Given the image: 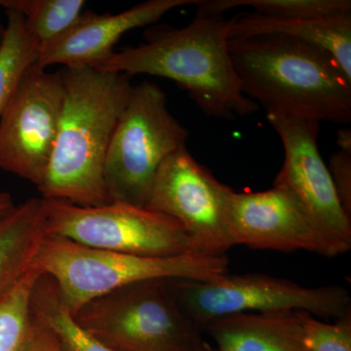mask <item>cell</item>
<instances>
[{
	"mask_svg": "<svg viewBox=\"0 0 351 351\" xmlns=\"http://www.w3.org/2000/svg\"><path fill=\"white\" fill-rule=\"evenodd\" d=\"M282 141L284 163L274 184L295 193L323 243L328 257L351 248V219L339 202L334 182L318 147L319 123L311 120L267 114Z\"/></svg>",
	"mask_w": 351,
	"mask_h": 351,
	"instance_id": "8fae6325",
	"label": "cell"
},
{
	"mask_svg": "<svg viewBox=\"0 0 351 351\" xmlns=\"http://www.w3.org/2000/svg\"><path fill=\"white\" fill-rule=\"evenodd\" d=\"M196 15L221 16L235 7L279 19H320L351 14L350 0H198Z\"/></svg>",
	"mask_w": 351,
	"mask_h": 351,
	"instance_id": "d6986e66",
	"label": "cell"
},
{
	"mask_svg": "<svg viewBox=\"0 0 351 351\" xmlns=\"http://www.w3.org/2000/svg\"><path fill=\"white\" fill-rule=\"evenodd\" d=\"M15 207L12 196L8 191H0V219L3 218Z\"/></svg>",
	"mask_w": 351,
	"mask_h": 351,
	"instance_id": "d4e9b609",
	"label": "cell"
},
{
	"mask_svg": "<svg viewBox=\"0 0 351 351\" xmlns=\"http://www.w3.org/2000/svg\"><path fill=\"white\" fill-rule=\"evenodd\" d=\"M3 9V6H2V0H0V44H1L2 40H3L4 36H5L6 27H4L3 24L1 22V10Z\"/></svg>",
	"mask_w": 351,
	"mask_h": 351,
	"instance_id": "83f0119b",
	"label": "cell"
},
{
	"mask_svg": "<svg viewBox=\"0 0 351 351\" xmlns=\"http://www.w3.org/2000/svg\"><path fill=\"white\" fill-rule=\"evenodd\" d=\"M184 313L203 329L209 321L232 314L304 311L335 320L350 313V292L339 285L307 288L263 274H226L206 282L169 280Z\"/></svg>",
	"mask_w": 351,
	"mask_h": 351,
	"instance_id": "52a82bcc",
	"label": "cell"
},
{
	"mask_svg": "<svg viewBox=\"0 0 351 351\" xmlns=\"http://www.w3.org/2000/svg\"><path fill=\"white\" fill-rule=\"evenodd\" d=\"M41 271L36 267L0 299V351H23L31 331L32 291Z\"/></svg>",
	"mask_w": 351,
	"mask_h": 351,
	"instance_id": "44dd1931",
	"label": "cell"
},
{
	"mask_svg": "<svg viewBox=\"0 0 351 351\" xmlns=\"http://www.w3.org/2000/svg\"><path fill=\"white\" fill-rule=\"evenodd\" d=\"M232 191L184 147L161 164L145 208L178 221L201 253L226 255L233 247L226 225Z\"/></svg>",
	"mask_w": 351,
	"mask_h": 351,
	"instance_id": "30bf717a",
	"label": "cell"
},
{
	"mask_svg": "<svg viewBox=\"0 0 351 351\" xmlns=\"http://www.w3.org/2000/svg\"><path fill=\"white\" fill-rule=\"evenodd\" d=\"M43 200L46 234L51 237L145 257L203 254L178 221L147 208L123 202L84 207L68 201Z\"/></svg>",
	"mask_w": 351,
	"mask_h": 351,
	"instance_id": "ba28073f",
	"label": "cell"
},
{
	"mask_svg": "<svg viewBox=\"0 0 351 351\" xmlns=\"http://www.w3.org/2000/svg\"><path fill=\"white\" fill-rule=\"evenodd\" d=\"M330 175L346 214L351 219V149H341L330 157Z\"/></svg>",
	"mask_w": 351,
	"mask_h": 351,
	"instance_id": "603a6c76",
	"label": "cell"
},
{
	"mask_svg": "<svg viewBox=\"0 0 351 351\" xmlns=\"http://www.w3.org/2000/svg\"><path fill=\"white\" fill-rule=\"evenodd\" d=\"M197 1L149 0L114 15L83 11L69 29L41 45L36 66L44 69L53 64L95 69L112 56L115 44L127 32L156 24L173 9Z\"/></svg>",
	"mask_w": 351,
	"mask_h": 351,
	"instance_id": "4fadbf2b",
	"label": "cell"
},
{
	"mask_svg": "<svg viewBox=\"0 0 351 351\" xmlns=\"http://www.w3.org/2000/svg\"><path fill=\"white\" fill-rule=\"evenodd\" d=\"M247 98L267 114L337 124L351 121V80L325 51L279 36L230 38Z\"/></svg>",
	"mask_w": 351,
	"mask_h": 351,
	"instance_id": "3957f363",
	"label": "cell"
},
{
	"mask_svg": "<svg viewBox=\"0 0 351 351\" xmlns=\"http://www.w3.org/2000/svg\"><path fill=\"white\" fill-rule=\"evenodd\" d=\"M193 351H218V350L210 345L207 341H203Z\"/></svg>",
	"mask_w": 351,
	"mask_h": 351,
	"instance_id": "4316f807",
	"label": "cell"
},
{
	"mask_svg": "<svg viewBox=\"0 0 351 351\" xmlns=\"http://www.w3.org/2000/svg\"><path fill=\"white\" fill-rule=\"evenodd\" d=\"M226 255L191 253L174 257H145L91 248L46 234L34 265L56 282L75 314L96 298L144 281L215 280L228 274Z\"/></svg>",
	"mask_w": 351,
	"mask_h": 351,
	"instance_id": "277c9868",
	"label": "cell"
},
{
	"mask_svg": "<svg viewBox=\"0 0 351 351\" xmlns=\"http://www.w3.org/2000/svg\"><path fill=\"white\" fill-rule=\"evenodd\" d=\"M309 351H351V311L328 324L304 311H295Z\"/></svg>",
	"mask_w": 351,
	"mask_h": 351,
	"instance_id": "7402d4cb",
	"label": "cell"
},
{
	"mask_svg": "<svg viewBox=\"0 0 351 351\" xmlns=\"http://www.w3.org/2000/svg\"><path fill=\"white\" fill-rule=\"evenodd\" d=\"M73 315L119 351H193L203 341L202 330L184 313L165 279L112 291Z\"/></svg>",
	"mask_w": 351,
	"mask_h": 351,
	"instance_id": "5b68a950",
	"label": "cell"
},
{
	"mask_svg": "<svg viewBox=\"0 0 351 351\" xmlns=\"http://www.w3.org/2000/svg\"><path fill=\"white\" fill-rule=\"evenodd\" d=\"M45 237L43 198H29L0 219V299L34 267Z\"/></svg>",
	"mask_w": 351,
	"mask_h": 351,
	"instance_id": "2e32d148",
	"label": "cell"
},
{
	"mask_svg": "<svg viewBox=\"0 0 351 351\" xmlns=\"http://www.w3.org/2000/svg\"><path fill=\"white\" fill-rule=\"evenodd\" d=\"M84 5L83 0H2L3 9L24 16L27 31L40 47L75 24Z\"/></svg>",
	"mask_w": 351,
	"mask_h": 351,
	"instance_id": "ffe728a7",
	"label": "cell"
},
{
	"mask_svg": "<svg viewBox=\"0 0 351 351\" xmlns=\"http://www.w3.org/2000/svg\"><path fill=\"white\" fill-rule=\"evenodd\" d=\"M228 235L234 245L252 249L304 250L328 257L326 246L294 193L283 186L258 193L233 191L226 210Z\"/></svg>",
	"mask_w": 351,
	"mask_h": 351,
	"instance_id": "7c38bea8",
	"label": "cell"
},
{
	"mask_svg": "<svg viewBox=\"0 0 351 351\" xmlns=\"http://www.w3.org/2000/svg\"><path fill=\"white\" fill-rule=\"evenodd\" d=\"M64 101L56 143L38 189L43 199L78 206L110 203L104 168L110 140L132 92L131 76L64 68Z\"/></svg>",
	"mask_w": 351,
	"mask_h": 351,
	"instance_id": "6da1fadb",
	"label": "cell"
},
{
	"mask_svg": "<svg viewBox=\"0 0 351 351\" xmlns=\"http://www.w3.org/2000/svg\"><path fill=\"white\" fill-rule=\"evenodd\" d=\"M188 137L160 87L149 82L133 86L106 156L104 176L110 202L145 207L161 164L186 147Z\"/></svg>",
	"mask_w": 351,
	"mask_h": 351,
	"instance_id": "8992f818",
	"label": "cell"
},
{
	"mask_svg": "<svg viewBox=\"0 0 351 351\" xmlns=\"http://www.w3.org/2000/svg\"><path fill=\"white\" fill-rule=\"evenodd\" d=\"M232 19L196 15L182 27L158 25L145 32V43L114 52L96 69L168 78L188 91L205 115L232 120L258 110L242 92L230 57Z\"/></svg>",
	"mask_w": 351,
	"mask_h": 351,
	"instance_id": "7a4b0ae2",
	"label": "cell"
},
{
	"mask_svg": "<svg viewBox=\"0 0 351 351\" xmlns=\"http://www.w3.org/2000/svg\"><path fill=\"white\" fill-rule=\"evenodd\" d=\"M202 331L218 351H309L293 311L232 314L209 321Z\"/></svg>",
	"mask_w": 351,
	"mask_h": 351,
	"instance_id": "5bb4252c",
	"label": "cell"
},
{
	"mask_svg": "<svg viewBox=\"0 0 351 351\" xmlns=\"http://www.w3.org/2000/svg\"><path fill=\"white\" fill-rule=\"evenodd\" d=\"M5 36L0 44V119L12 100L25 71L36 64L40 46L32 38L24 16L14 9H4Z\"/></svg>",
	"mask_w": 351,
	"mask_h": 351,
	"instance_id": "ac0fdd59",
	"label": "cell"
},
{
	"mask_svg": "<svg viewBox=\"0 0 351 351\" xmlns=\"http://www.w3.org/2000/svg\"><path fill=\"white\" fill-rule=\"evenodd\" d=\"M31 311L32 317L56 339L62 351H119L77 322L56 282L43 272L32 288Z\"/></svg>",
	"mask_w": 351,
	"mask_h": 351,
	"instance_id": "e0dca14e",
	"label": "cell"
},
{
	"mask_svg": "<svg viewBox=\"0 0 351 351\" xmlns=\"http://www.w3.org/2000/svg\"><path fill=\"white\" fill-rule=\"evenodd\" d=\"M279 36L309 44L329 53L351 80V14L291 20L247 14L232 18L230 38Z\"/></svg>",
	"mask_w": 351,
	"mask_h": 351,
	"instance_id": "9a60e30c",
	"label": "cell"
},
{
	"mask_svg": "<svg viewBox=\"0 0 351 351\" xmlns=\"http://www.w3.org/2000/svg\"><path fill=\"white\" fill-rule=\"evenodd\" d=\"M337 145L341 149H351V131L350 129H341L338 131Z\"/></svg>",
	"mask_w": 351,
	"mask_h": 351,
	"instance_id": "484cf974",
	"label": "cell"
},
{
	"mask_svg": "<svg viewBox=\"0 0 351 351\" xmlns=\"http://www.w3.org/2000/svg\"><path fill=\"white\" fill-rule=\"evenodd\" d=\"M64 101L61 71L32 64L0 119V169L40 186L56 143Z\"/></svg>",
	"mask_w": 351,
	"mask_h": 351,
	"instance_id": "9c48e42d",
	"label": "cell"
},
{
	"mask_svg": "<svg viewBox=\"0 0 351 351\" xmlns=\"http://www.w3.org/2000/svg\"><path fill=\"white\" fill-rule=\"evenodd\" d=\"M23 351H62L56 339L32 317L31 331Z\"/></svg>",
	"mask_w": 351,
	"mask_h": 351,
	"instance_id": "cb8c5ba5",
	"label": "cell"
}]
</instances>
